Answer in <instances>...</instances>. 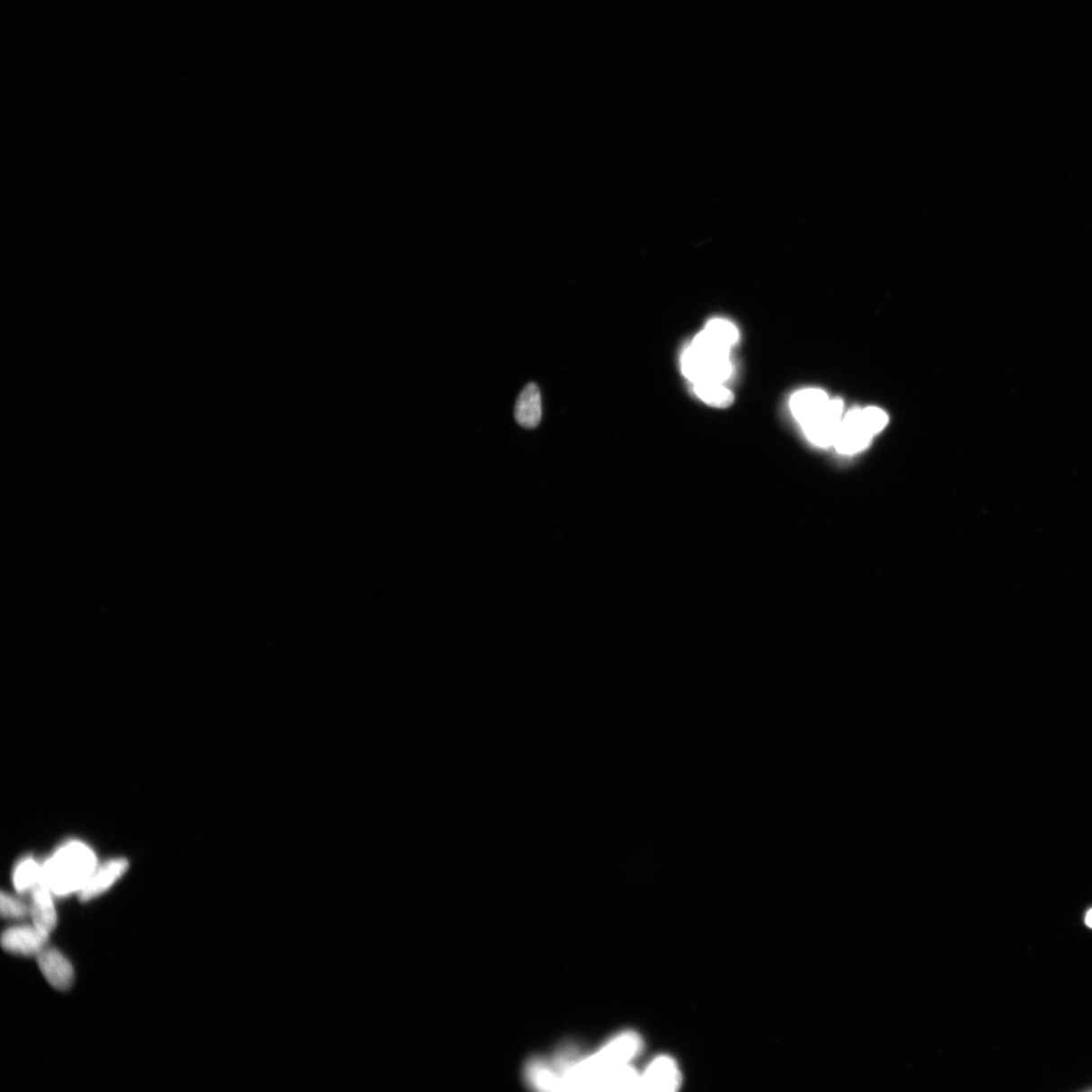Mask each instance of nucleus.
<instances>
[{"label": "nucleus", "instance_id": "4468645a", "mask_svg": "<svg viewBox=\"0 0 1092 1092\" xmlns=\"http://www.w3.org/2000/svg\"><path fill=\"white\" fill-rule=\"evenodd\" d=\"M0 910H2L3 917L7 919H21L26 918L30 912L26 904L5 892L0 896Z\"/></svg>", "mask_w": 1092, "mask_h": 1092}, {"label": "nucleus", "instance_id": "20e7f679", "mask_svg": "<svg viewBox=\"0 0 1092 1092\" xmlns=\"http://www.w3.org/2000/svg\"><path fill=\"white\" fill-rule=\"evenodd\" d=\"M844 403L839 399L830 400L812 418L800 425L809 440L817 447L829 448L835 442L841 421Z\"/></svg>", "mask_w": 1092, "mask_h": 1092}, {"label": "nucleus", "instance_id": "f03ea898", "mask_svg": "<svg viewBox=\"0 0 1092 1092\" xmlns=\"http://www.w3.org/2000/svg\"><path fill=\"white\" fill-rule=\"evenodd\" d=\"M732 350L704 328L682 355L683 375L692 384H725L732 374Z\"/></svg>", "mask_w": 1092, "mask_h": 1092}, {"label": "nucleus", "instance_id": "f8f14e48", "mask_svg": "<svg viewBox=\"0 0 1092 1092\" xmlns=\"http://www.w3.org/2000/svg\"><path fill=\"white\" fill-rule=\"evenodd\" d=\"M13 881L19 892H31L43 881V866L27 857L16 865Z\"/></svg>", "mask_w": 1092, "mask_h": 1092}, {"label": "nucleus", "instance_id": "1a4fd4ad", "mask_svg": "<svg viewBox=\"0 0 1092 1092\" xmlns=\"http://www.w3.org/2000/svg\"><path fill=\"white\" fill-rule=\"evenodd\" d=\"M30 913L34 926L46 936H50L57 926V911L53 893L44 880L32 890Z\"/></svg>", "mask_w": 1092, "mask_h": 1092}, {"label": "nucleus", "instance_id": "2eb2a0df", "mask_svg": "<svg viewBox=\"0 0 1092 1092\" xmlns=\"http://www.w3.org/2000/svg\"><path fill=\"white\" fill-rule=\"evenodd\" d=\"M1086 925H1087V926H1088L1089 928H1092V909H1090V910H1089L1087 912V916H1086Z\"/></svg>", "mask_w": 1092, "mask_h": 1092}, {"label": "nucleus", "instance_id": "6e6552de", "mask_svg": "<svg viewBox=\"0 0 1092 1092\" xmlns=\"http://www.w3.org/2000/svg\"><path fill=\"white\" fill-rule=\"evenodd\" d=\"M679 1071L673 1059L661 1056L647 1067L641 1076V1090H675L679 1084Z\"/></svg>", "mask_w": 1092, "mask_h": 1092}, {"label": "nucleus", "instance_id": "0eeeda50", "mask_svg": "<svg viewBox=\"0 0 1092 1092\" xmlns=\"http://www.w3.org/2000/svg\"><path fill=\"white\" fill-rule=\"evenodd\" d=\"M129 867L125 859L111 860L100 867H96L86 884L80 890L79 898L83 902L91 901L101 896L124 875Z\"/></svg>", "mask_w": 1092, "mask_h": 1092}, {"label": "nucleus", "instance_id": "39448f33", "mask_svg": "<svg viewBox=\"0 0 1092 1092\" xmlns=\"http://www.w3.org/2000/svg\"><path fill=\"white\" fill-rule=\"evenodd\" d=\"M48 937L34 925L13 927L4 930L2 946L7 953L37 957L46 948Z\"/></svg>", "mask_w": 1092, "mask_h": 1092}, {"label": "nucleus", "instance_id": "ddd939ff", "mask_svg": "<svg viewBox=\"0 0 1092 1092\" xmlns=\"http://www.w3.org/2000/svg\"><path fill=\"white\" fill-rule=\"evenodd\" d=\"M693 391L698 399L712 407L724 408L730 406L733 402V394L724 384H693Z\"/></svg>", "mask_w": 1092, "mask_h": 1092}, {"label": "nucleus", "instance_id": "9d476101", "mask_svg": "<svg viewBox=\"0 0 1092 1092\" xmlns=\"http://www.w3.org/2000/svg\"><path fill=\"white\" fill-rule=\"evenodd\" d=\"M514 416L516 422L526 429L537 428L542 417L541 394L537 384L526 386L518 396Z\"/></svg>", "mask_w": 1092, "mask_h": 1092}, {"label": "nucleus", "instance_id": "7ed1b4c3", "mask_svg": "<svg viewBox=\"0 0 1092 1092\" xmlns=\"http://www.w3.org/2000/svg\"><path fill=\"white\" fill-rule=\"evenodd\" d=\"M888 416L879 408L848 412L841 421L833 447L843 455H854L868 447L872 437L883 431Z\"/></svg>", "mask_w": 1092, "mask_h": 1092}, {"label": "nucleus", "instance_id": "9b49d317", "mask_svg": "<svg viewBox=\"0 0 1092 1092\" xmlns=\"http://www.w3.org/2000/svg\"><path fill=\"white\" fill-rule=\"evenodd\" d=\"M827 393L820 388H805L792 395L790 409L800 425L812 418L829 403Z\"/></svg>", "mask_w": 1092, "mask_h": 1092}, {"label": "nucleus", "instance_id": "423d86ee", "mask_svg": "<svg viewBox=\"0 0 1092 1092\" xmlns=\"http://www.w3.org/2000/svg\"><path fill=\"white\" fill-rule=\"evenodd\" d=\"M38 966L46 981L54 989L67 990L75 981V968L64 954L54 948H46L37 956Z\"/></svg>", "mask_w": 1092, "mask_h": 1092}, {"label": "nucleus", "instance_id": "f257e3e1", "mask_svg": "<svg viewBox=\"0 0 1092 1092\" xmlns=\"http://www.w3.org/2000/svg\"><path fill=\"white\" fill-rule=\"evenodd\" d=\"M96 867L93 849L79 841H70L43 865V880L55 896L79 893Z\"/></svg>", "mask_w": 1092, "mask_h": 1092}]
</instances>
